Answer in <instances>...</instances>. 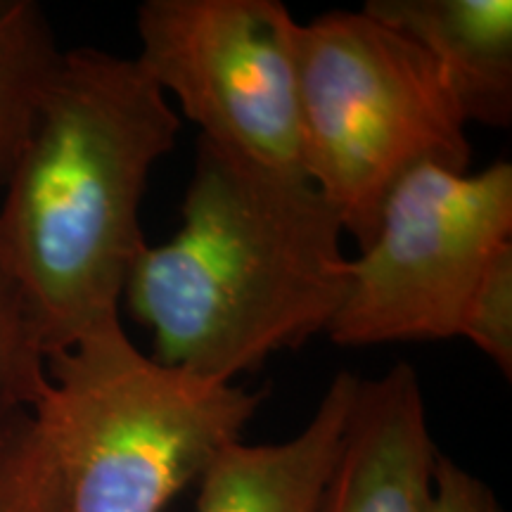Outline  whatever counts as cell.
<instances>
[{"instance_id": "cell-2", "label": "cell", "mask_w": 512, "mask_h": 512, "mask_svg": "<svg viewBox=\"0 0 512 512\" xmlns=\"http://www.w3.org/2000/svg\"><path fill=\"white\" fill-rule=\"evenodd\" d=\"M181 117L136 57L62 50L0 204V247L48 356L121 318L147 242L140 209Z\"/></svg>"}, {"instance_id": "cell-10", "label": "cell", "mask_w": 512, "mask_h": 512, "mask_svg": "<svg viewBox=\"0 0 512 512\" xmlns=\"http://www.w3.org/2000/svg\"><path fill=\"white\" fill-rule=\"evenodd\" d=\"M62 50L34 0H0V190L34 128Z\"/></svg>"}, {"instance_id": "cell-1", "label": "cell", "mask_w": 512, "mask_h": 512, "mask_svg": "<svg viewBox=\"0 0 512 512\" xmlns=\"http://www.w3.org/2000/svg\"><path fill=\"white\" fill-rule=\"evenodd\" d=\"M181 219L140 254L121 304L159 363L235 382L328 330L349 256L309 178L197 138Z\"/></svg>"}, {"instance_id": "cell-5", "label": "cell", "mask_w": 512, "mask_h": 512, "mask_svg": "<svg viewBox=\"0 0 512 512\" xmlns=\"http://www.w3.org/2000/svg\"><path fill=\"white\" fill-rule=\"evenodd\" d=\"M512 242V164L479 174L420 166L384 202L373 240L347 264L325 335L339 347L458 337L484 268Z\"/></svg>"}, {"instance_id": "cell-13", "label": "cell", "mask_w": 512, "mask_h": 512, "mask_svg": "<svg viewBox=\"0 0 512 512\" xmlns=\"http://www.w3.org/2000/svg\"><path fill=\"white\" fill-rule=\"evenodd\" d=\"M458 337L467 339L494 366L512 377V242L494 254L472 292Z\"/></svg>"}, {"instance_id": "cell-8", "label": "cell", "mask_w": 512, "mask_h": 512, "mask_svg": "<svg viewBox=\"0 0 512 512\" xmlns=\"http://www.w3.org/2000/svg\"><path fill=\"white\" fill-rule=\"evenodd\" d=\"M361 377H332L304 430L278 444L235 441L197 479L195 512H316L335 470Z\"/></svg>"}, {"instance_id": "cell-7", "label": "cell", "mask_w": 512, "mask_h": 512, "mask_svg": "<svg viewBox=\"0 0 512 512\" xmlns=\"http://www.w3.org/2000/svg\"><path fill=\"white\" fill-rule=\"evenodd\" d=\"M439 448L418 373L399 363L361 380L316 512H430Z\"/></svg>"}, {"instance_id": "cell-9", "label": "cell", "mask_w": 512, "mask_h": 512, "mask_svg": "<svg viewBox=\"0 0 512 512\" xmlns=\"http://www.w3.org/2000/svg\"><path fill=\"white\" fill-rule=\"evenodd\" d=\"M363 10L430 55L467 126L512 124V0H368Z\"/></svg>"}, {"instance_id": "cell-14", "label": "cell", "mask_w": 512, "mask_h": 512, "mask_svg": "<svg viewBox=\"0 0 512 512\" xmlns=\"http://www.w3.org/2000/svg\"><path fill=\"white\" fill-rule=\"evenodd\" d=\"M430 512H505L489 484L439 453Z\"/></svg>"}, {"instance_id": "cell-12", "label": "cell", "mask_w": 512, "mask_h": 512, "mask_svg": "<svg viewBox=\"0 0 512 512\" xmlns=\"http://www.w3.org/2000/svg\"><path fill=\"white\" fill-rule=\"evenodd\" d=\"M46 389V335L27 290L0 247V411H34Z\"/></svg>"}, {"instance_id": "cell-3", "label": "cell", "mask_w": 512, "mask_h": 512, "mask_svg": "<svg viewBox=\"0 0 512 512\" xmlns=\"http://www.w3.org/2000/svg\"><path fill=\"white\" fill-rule=\"evenodd\" d=\"M266 389L166 366L124 323L48 356L34 413L60 467L67 512H164L242 432Z\"/></svg>"}, {"instance_id": "cell-4", "label": "cell", "mask_w": 512, "mask_h": 512, "mask_svg": "<svg viewBox=\"0 0 512 512\" xmlns=\"http://www.w3.org/2000/svg\"><path fill=\"white\" fill-rule=\"evenodd\" d=\"M304 174L358 249L384 202L420 166L470 171L467 121L430 55L366 10L297 22Z\"/></svg>"}, {"instance_id": "cell-11", "label": "cell", "mask_w": 512, "mask_h": 512, "mask_svg": "<svg viewBox=\"0 0 512 512\" xmlns=\"http://www.w3.org/2000/svg\"><path fill=\"white\" fill-rule=\"evenodd\" d=\"M0 512H67L53 446L31 408L0 411Z\"/></svg>"}, {"instance_id": "cell-6", "label": "cell", "mask_w": 512, "mask_h": 512, "mask_svg": "<svg viewBox=\"0 0 512 512\" xmlns=\"http://www.w3.org/2000/svg\"><path fill=\"white\" fill-rule=\"evenodd\" d=\"M294 31L280 0H145L136 62L200 138L306 178Z\"/></svg>"}]
</instances>
